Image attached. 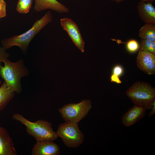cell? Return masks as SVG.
<instances>
[{
    "instance_id": "6da1fadb",
    "label": "cell",
    "mask_w": 155,
    "mask_h": 155,
    "mask_svg": "<svg viewBox=\"0 0 155 155\" xmlns=\"http://www.w3.org/2000/svg\"><path fill=\"white\" fill-rule=\"evenodd\" d=\"M53 18L51 11H48L26 32L20 35L2 40L1 41L2 47L6 50L14 46H18L26 54L31 41L37 34L52 22Z\"/></svg>"
},
{
    "instance_id": "7a4b0ae2",
    "label": "cell",
    "mask_w": 155,
    "mask_h": 155,
    "mask_svg": "<svg viewBox=\"0 0 155 155\" xmlns=\"http://www.w3.org/2000/svg\"><path fill=\"white\" fill-rule=\"evenodd\" d=\"M3 63L4 66L0 69L1 77L8 87L18 94H20L22 91L21 79L29 75L28 70L22 59L13 62L7 59Z\"/></svg>"
},
{
    "instance_id": "3957f363",
    "label": "cell",
    "mask_w": 155,
    "mask_h": 155,
    "mask_svg": "<svg viewBox=\"0 0 155 155\" xmlns=\"http://www.w3.org/2000/svg\"><path fill=\"white\" fill-rule=\"evenodd\" d=\"M12 118L24 125L27 133L33 137L36 141H54L58 137L57 132L53 130L51 123L46 120L39 119L32 122L17 113L14 114Z\"/></svg>"
},
{
    "instance_id": "277c9868",
    "label": "cell",
    "mask_w": 155,
    "mask_h": 155,
    "mask_svg": "<svg viewBox=\"0 0 155 155\" xmlns=\"http://www.w3.org/2000/svg\"><path fill=\"white\" fill-rule=\"evenodd\" d=\"M126 96L134 105L151 109L155 101V89L149 83L141 81L134 83L127 90Z\"/></svg>"
},
{
    "instance_id": "5b68a950",
    "label": "cell",
    "mask_w": 155,
    "mask_h": 155,
    "mask_svg": "<svg viewBox=\"0 0 155 155\" xmlns=\"http://www.w3.org/2000/svg\"><path fill=\"white\" fill-rule=\"evenodd\" d=\"M78 123L65 121L58 127L56 132L58 137L69 148L78 147L83 143L84 135L80 130Z\"/></svg>"
},
{
    "instance_id": "8992f818",
    "label": "cell",
    "mask_w": 155,
    "mask_h": 155,
    "mask_svg": "<svg viewBox=\"0 0 155 155\" xmlns=\"http://www.w3.org/2000/svg\"><path fill=\"white\" fill-rule=\"evenodd\" d=\"M92 108L90 100L85 99L77 103L65 104L58 111L65 121L78 123L88 115Z\"/></svg>"
},
{
    "instance_id": "52a82bcc",
    "label": "cell",
    "mask_w": 155,
    "mask_h": 155,
    "mask_svg": "<svg viewBox=\"0 0 155 155\" xmlns=\"http://www.w3.org/2000/svg\"><path fill=\"white\" fill-rule=\"evenodd\" d=\"M60 23L75 45L81 52H84L85 42L77 24L71 19L66 17L61 18Z\"/></svg>"
},
{
    "instance_id": "ba28073f",
    "label": "cell",
    "mask_w": 155,
    "mask_h": 155,
    "mask_svg": "<svg viewBox=\"0 0 155 155\" xmlns=\"http://www.w3.org/2000/svg\"><path fill=\"white\" fill-rule=\"evenodd\" d=\"M137 67L149 75L155 74V54L140 50L136 58Z\"/></svg>"
},
{
    "instance_id": "9c48e42d",
    "label": "cell",
    "mask_w": 155,
    "mask_h": 155,
    "mask_svg": "<svg viewBox=\"0 0 155 155\" xmlns=\"http://www.w3.org/2000/svg\"><path fill=\"white\" fill-rule=\"evenodd\" d=\"M60 153V147L51 140L36 141L31 151L32 155H58Z\"/></svg>"
},
{
    "instance_id": "30bf717a",
    "label": "cell",
    "mask_w": 155,
    "mask_h": 155,
    "mask_svg": "<svg viewBox=\"0 0 155 155\" xmlns=\"http://www.w3.org/2000/svg\"><path fill=\"white\" fill-rule=\"evenodd\" d=\"M146 110V109L143 107L134 105L122 117V124L127 127L134 124L144 117Z\"/></svg>"
},
{
    "instance_id": "8fae6325",
    "label": "cell",
    "mask_w": 155,
    "mask_h": 155,
    "mask_svg": "<svg viewBox=\"0 0 155 155\" xmlns=\"http://www.w3.org/2000/svg\"><path fill=\"white\" fill-rule=\"evenodd\" d=\"M34 7L36 12L47 9L54 11L59 13H67L69 9L57 0H35Z\"/></svg>"
},
{
    "instance_id": "7c38bea8",
    "label": "cell",
    "mask_w": 155,
    "mask_h": 155,
    "mask_svg": "<svg viewBox=\"0 0 155 155\" xmlns=\"http://www.w3.org/2000/svg\"><path fill=\"white\" fill-rule=\"evenodd\" d=\"M12 139L6 129L0 126V155H17Z\"/></svg>"
},
{
    "instance_id": "4fadbf2b",
    "label": "cell",
    "mask_w": 155,
    "mask_h": 155,
    "mask_svg": "<svg viewBox=\"0 0 155 155\" xmlns=\"http://www.w3.org/2000/svg\"><path fill=\"white\" fill-rule=\"evenodd\" d=\"M137 8L139 16L146 24H155V8L152 3L140 1Z\"/></svg>"
},
{
    "instance_id": "5bb4252c",
    "label": "cell",
    "mask_w": 155,
    "mask_h": 155,
    "mask_svg": "<svg viewBox=\"0 0 155 155\" xmlns=\"http://www.w3.org/2000/svg\"><path fill=\"white\" fill-rule=\"evenodd\" d=\"M15 92L7 86L4 81L0 87V111L12 100Z\"/></svg>"
},
{
    "instance_id": "9a60e30c",
    "label": "cell",
    "mask_w": 155,
    "mask_h": 155,
    "mask_svg": "<svg viewBox=\"0 0 155 155\" xmlns=\"http://www.w3.org/2000/svg\"><path fill=\"white\" fill-rule=\"evenodd\" d=\"M138 34L141 39L155 41V24H146L140 29Z\"/></svg>"
},
{
    "instance_id": "2e32d148",
    "label": "cell",
    "mask_w": 155,
    "mask_h": 155,
    "mask_svg": "<svg viewBox=\"0 0 155 155\" xmlns=\"http://www.w3.org/2000/svg\"><path fill=\"white\" fill-rule=\"evenodd\" d=\"M33 0H18L16 10L19 13L26 14L31 9Z\"/></svg>"
},
{
    "instance_id": "e0dca14e",
    "label": "cell",
    "mask_w": 155,
    "mask_h": 155,
    "mask_svg": "<svg viewBox=\"0 0 155 155\" xmlns=\"http://www.w3.org/2000/svg\"><path fill=\"white\" fill-rule=\"evenodd\" d=\"M139 48L140 50L155 54V41L141 39L139 44Z\"/></svg>"
},
{
    "instance_id": "ac0fdd59",
    "label": "cell",
    "mask_w": 155,
    "mask_h": 155,
    "mask_svg": "<svg viewBox=\"0 0 155 155\" xmlns=\"http://www.w3.org/2000/svg\"><path fill=\"white\" fill-rule=\"evenodd\" d=\"M123 72V69L121 66L117 65L115 66L113 69V73L111 77V82L117 84L121 83L122 82L119 76L122 74Z\"/></svg>"
},
{
    "instance_id": "d6986e66",
    "label": "cell",
    "mask_w": 155,
    "mask_h": 155,
    "mask_svg": "<svg viewBox=\"0 0 155 155\" xmlns=\"http://www.w3.org/2000/svg\"><path fill=\"white\" fill-rule=\"evenodd\" d=\"M128 51L131 53L137 51L139 49V44L135 40L133 39L128 41L126 44Z\"/></svg>"
},
{
    "instance_id": "ffe728a7",
    "label": "cell",
    "mask_w": 155,
    "mask_h": 155,
    "mask_svg": "<svg viewBox=\"0 0 155 155\" xmlns=\"http://www.w3.org/2000/svg\"><path fill=\"white\" fill-rule=\"evenodd\" d=\"M9 56V55L6 52V50L3 47L0 46V69L2 66L1 65V63H3Z\"/></svg>"
},
{
    "instance_id": "44dd1931",
    "label": "cell",
    "mask_w": 155,
    "mask_h": 155,
    "mask_svg": "<svg viewBox=\"0 0 155 155\" xmlns=\"http://www.w3.org/2000/svg\"><path fill=\"white\" fill-rule=\"evenodd\" d=\"M6 15V4L4 0H0V19Z\"/></svg>"
},
{
    "instance_id": "7402d4cb",
    "label": "cell",
    "mask_w": 155,
    "mask_h": 155,
    "mask_svg": "<svg viewBox=\"0 0 155 155\" xmlns=\"http://www.w3.org/2000/svg\"><path fill=\"white\" fill-rule=\"evenodd\" d=\"M151 109V110L148 115V116L150 117L152 116L155 113V101L153 103Z\"/></svg>"
},
{
    "instance_id": "603a6c76",
    "label": "cell",
    "mask_w": 155,
    "mask_h": 155,
    "mask_svg": "<svg viewBox=\"0 0 155 155\" xmlns=\"http://www.w3.org/2000/svg\"><path fill=\"white\" fill-rule=\"evenodd\" d=\"M155 0H141V1L146 3H152L154 2Z\"/></svg>"
},
{
    "instance_id": "cb8c5ba5",
    "label": "cell",
    "mask_w": 155,
    "mask_h": 155,
    "mask_svg": "<svg viewBox=\"0 0 155 155\" xmlns=\"http://www.w3.org/2000/svg\"><path fill=\"white\" fill-rule=\"evenodd\" d=\"M112 1H114L117 3H119L125 0H111Z\"/></svg>"
},
{
    "instance_id": "d4e9b609",
    "label": "cell",
    "mask_w": 155,
    "mask_h": 155,
    "mask_svg": "<svg viewBox=\"0 0 155 155\" xmlns=\"http://www.w3.org/2000/svg\"><path fill=\"white\" fill-rule=\"evenodd\" d=\"M1 81L0 80V84H1Z\"/></svg>"
},
{
    "instance_id": "484cf974",
    "label": "cell",
    "mask_w": 155,
    "mask_h": 155,
    "mask_svg": "<svg viewBox=\"0 0 155 155\" xmlns=\"http://www.w3.org/2000/svg\"><path fill=\"white\" fill-rule=\"evenodd\" d=\"M1 19H0V20Z\"/></svg>"
}]
</instances>
